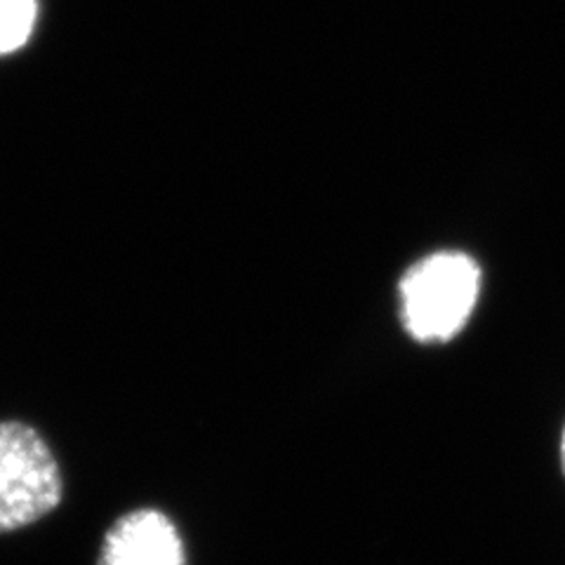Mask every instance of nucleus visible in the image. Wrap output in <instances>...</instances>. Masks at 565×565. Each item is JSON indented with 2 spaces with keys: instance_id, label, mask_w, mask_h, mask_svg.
I'll return each instance as SVG.
<instances>
[{
  "instance_id": "3",
  "label": "nucleus",
  "mask_w": 565,
  "mask_h": 565,
  "mask_svg": "<svg viewBox=\"0 0 565 565\" xmlns=\"http://www.w3.org/2000/svg\"><path fill=\"white\" fill-rule=\"evenodd\" d=\"M97 565H186V552L166 514L137 509L106 530Z\"/></svg>"
},
{
  "instance_id": "1",
  "label": "nucleus",
  "mask_w": 565,
  "mask_h": 565,
  "mask_svg": "<svg viewBox=\"0 0 565 565\" xmlns=\"http://www.w3.org/2000/svg\"><path fill=\"white\" fill-rule=\"evenodd\" d=\"M481 290V271L469 255L436 253L401 280L403 323L419 342H444L465 328Z\"/></svg>"
},
{
  "instance_id": "2",
  "label": "nucleus",
  "mask_w": 565,
  "mask_h": 565,
  "mask_svg": "<svg viewBox=\"0 0 565 565\" xmlns=\"http://www.w3.org/2000/svg\"><path fill=\"white\" fill-rule=\"evenodd\" d=\"M62 494L60 462L47 440L24 422H0V535L43 521Z\"/></svg>"
},
{
  "instance_id": "4",
  "label": "nucleus",
  "mask_w": 565,
  "mask_h": 565,
  "mask_svg": "<svg viewBox=\"0 0 565 565\" xmlns=\"http://www.w3.org/2000/svg\"><path fill=\"white\" fill-rule=\"evenodd\" d=\"M35 24V0H0V55L20 50Z\"/></svg>"
},
{
  "instance_id": "5",
  "label": "nucleus",
  "mask_w": 565,
  "mask_h": 565,
  "mask_svg": "<svg viewBox=\"0 0 565 565\" xmlns=\"http://www.w3.org/2000/svg\"><path fill=\"white\" fill-rule=\"evenodd\" d=\"M563 465H565V431H563Z\"/></svg>"
}]
</instances>
